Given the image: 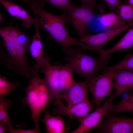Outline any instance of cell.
Masks as SVG:
<instances>
[{"mask_svg":"<svg viewBox=\"0 0 133 133\" xmlns=\"http://www.w3.org/2000/svg\"><path fill=\"white\" fill-rule=\"evenodd\" d=\"M114 80L113 71L109 70L89 80L88 88L92 95L97 108L100 107L103 99L111 93L115 87Z\"/></svg>","mask_w":133,"mask_h":133,"instance_id":"obj_6","label":"cell"},{"mask_svg":"<svg viewBox=\"0 0 133 133\" xmlns=\"http://www.w3.org/2000/svg\"><path fill=\"white\" fill-rule=\"evenodd\" d=\"M114 98V96L111 97L102 106L97 108L88 115L81 122L79 127L71 133H88L97 127L103 117L112 108Z\"/></svg>","mask_w":133,"mask_h":133,"instance_id":"obj_9","label":"cell"},{"mask_svg":"<svg viewBox=\"0 0 133 133\" xmlns=\"http://www.w3.org/2000/svg\"><path fill=\"white\" fill-rule=\"evenodd\" d=\"M43 113L44 117L39 119L45 123L48 133H66L64 120L63 118L60 115L53 116L51 115L48 110L44 111Z\"/></svg>","mask_w":133,"mask_h":133,"instance_id":"obj_18","label":"cell"},{"mask_svg":"<svg viewBox=\"0 0 133 133\" xmlns=\"http://www.w3.org/2000/svg\"><path fill=\"white\" fill-rule=\"evenodd\" d=\"M133 46V28L131 29L112 48L106 50L102 49L99 51L100 53V59L104 61L109 55L119 51L127 50Z\"/></svg>","mask_w":133,"mask_h":133,"instance_id":"obj_17","label":"cell"},{"mask_svg":"<svg viewBox=\"0 0 133 133\" xmlns=\"http://www.w3.org/2000/svg\"><path fill=\"white\" fill-rule=\"evenodd\" d=\"M106 69V70H125L133 71V54H128L119 63Z\"/></svg>","mask_w":133,"mask_h":133,"instance_id":"obj_23","label":"cell"},{"mask_svg":"<svg viewBox=\"0 0 133 133\" xmlns=\"http://www.w3.org/2000/svg\"><path fill=\"white\" fill-rule=\"evenodd\" d=\"M24 2L27 5L30 9V5L31 0H21Z\"/></svg>","mask_w":133,"mask_h":133,"instance_id":"obj_30","label":"cell"},{"mask_svg":"<svg viewBox=\"0 0 133 133\" xmlns=\"http://www.w3.org/2000/svg\"><path fill=\"white\" fill-rule=\"evenodd\" d=\"M82 5L89 6L94 8H96L99 11L100 10V5L97 4L96 0H79Z\"/></svg>","mask_w":133,"mask_h":133,"instance_id":"obj_28","label":"cell"},{"mask_svg":"<svg viewBox=\"0 0 133 133\" xmlns=\"http://www.w3.org/2000/svg\"><path fill=\"white\" fill-rule=\"evenodd\" d=\"M127 24L114 12L95 14L89 24L88 30L97 34L119 28Z\"/></svg>","mask_w":133,"mask_h":133,"instance_id":"obj_7","label":"cell"},{"mask_svg":"<svg viewBox=\"0 0 133 133\" xmlns=\"http://www.w3.org/2000/svg\"><path fill=\"white\" fill-rule=\"evenodd\" d=\"M0 2L12 17L21 20L22 25L26 28L35 25L36 20L32 17L24 9L13 2L0 0Z\"/></svg>","mask_w":133,"mask_h":133,"instance_id":"obj_16","label":"cell"},{"mask_svg":"<svg viewBox=\"0 0 133 133\" xmlns=\"http://www.w3.org/2000/svg\"><path fill=\"white\" fill-rule=\"evenodd\" d=\"M133 112V93L123 98L117 104L113 106L109 112L115 114Z\"/></svg>","mask_w":133,"mask_h":133,"instance_id":"obj_20","label":"cell"},{"mask_svg":"<svg viewBox=\"0 0 133 133\" xmlns=\"http://www.w3.org/2000/svg\"><path fill=\"white\" fill-rule=\"evenodd\" d=\"M8 131L11 133H40L39 126H35L33 129H23L20 128L16 129L12 125L8 127Z\"/></svg>","mask_w":133,"mask_h":133,"instance_id":"obj_27","label":"cell"},{"mask_svg":"<svg viewBox=\"0 0 133 133\" xmlns=\"http://www.w3.org/2000/svg\"><path fill=\"white\" fill-rule=\"evenodd\" d=\"M92 107L89 100L70 106H55L53 109V114L54 115H67L81 122L88 115Z\"/></svg>","mask_w":133,"mask_h":133,"instance_id":"obj_12","label":"cell"},{"mask_svg":"<svg viewBox=\"0 0 133 133\" xmlns=\"http://www.w3.org/2000/svg\"><path fill=\"white\" fill-rule=\"evenodd\" d=\"M4 19L2 15L0 13V22H1L4 21Z\"/></svg>","mask_w":133,"mask_h":133,"instance_id":"obj_31","label":"cell"},{"mask_svg":"<svg viewBox=\"0 0 133 133\" xmlns=\"http://www.w3.org/2000/svg\"><path fill=\"white\" fill-rule=\"evenodd\" d=\"M7 1H10V2H13V0H7Z\"/></svg>","mask_w":133,"mask_h":133,"instance_id":"obj_33","label":"cell"},{"mask_svg":"<svg viewBox=\"0 0 133 133\" xmlns=\"http://www.w3.org/2000/svg\"><path fill=\"white\" fill-rule=\"evenodd\" d=\"M35 32L29 47L31 55L36 61L33 68L38 71L46 65L50 59L47 53L44 55L43 47L39 32V27L36 20Z\"/></svg>","mask_w":133,"mask_h":133,"instance_id":"obj_14","label":"cell"},{"mask_svg":"<svg viewBox=\"0 0 133 133\" xmlns=\"http://www.w3.org/2000/svg\"><path fill=\"white\" fill-rule=\"evenodd\" d=\"M97 127L99 132L102 133H132L133 118L110 116L100 122Z\"/></svg>","mask_w":133,"mask_h":133,"instance_id":"obj_10","label":"cell"},{"mask_svg":"<svg viewBox=\"0 0 133 133\" xmlns=\"http://www.w3.org/2000/svg\"><path fill=\"white\" fill-rule=\"evenodd\" d=\"M49 59L45 66L41 69V72L45 74V79L55 96V105H63L64 104L61 100L59 82L61 65L56 64L54 65H52L50 63Z\"/></svg>","mask_w":133,"mask_h":133,"instance_id":"obj_11","label":"cell"},{"mask_svg":"<svg viewBox=\"0 0 133 133\" xmlns=\"http://www.w3.org/2000/svg\"><path fill=\"white\" fill-rule=\"evenodd\" d=\"M120 18L127 24L133 21V7L130 5L123 4L119 7L117 14Z\"/></svg>","mask_w":133,"mask_h":133,"instance_id":"obj_24","label":"cell"},{"mask_svg":"<svg viewBox=\"0 0 133 133\" xmlns=\"http://www.w3.org/2000/svg\"><path fill=\"white\" fill-rule=\"evenodd\" d=\"M133 26V21L121 28L92 35L85 34L79 38L86 45L88 50L99 51L108 42L126 30Z\"/></svg>","mask_w":133,"mask_h":133,"instance_id":"obj_8","label":"cell"},{"mask_svg":"<svg viewBox=\"0 0 133 133\" xmlns=\"http://www.w3.org/2000/svg\"><path fill=\"white\" fill-rule=\"evenodd\" d=\"M113 71L116 96L133 89V71L125 70Z\"/></svg>","mask_w":133,"mask_h":133,"instance_id":"obj_15","label":"cell"},{"mask_svg":"<svg viewBox=\"0 0 133 133\" xmlns=\"http://www.w3.org/2000/svg\"><path fill=\"white\" fill-rule=\"evenodd\" d=\"M89 80L76 82L69 88L64 90L61 98L70 106L89 100L88 91Z\"/></svg>","mask_w":133,"mask_h":133,"instance_id":"obj_13","label":"cell"},{"mask_svg":"<svg viewBox=\"0 0 133 133\" xmlns=\"http://www.w3.org/2000/svg\"><path fill=\"white\" fill-rule=\"evenodd\" d=\"M65 59L73 73L89 80L97 75L102 61L83 53L80 48L70 47L65 52Z\"/></svg>","mask_w":133,"mask_h":133,"instance_id":"obj_4","label":"cell"},{"mask_svg":"<svg viewBox=\"0 0 133 133\" xmlns=\"http://www.w3.org/2000/svg\"><path fill=\"white\" fill-rule=\"evenodd\" d=\"M73 73L67 64L65 66L61 65L59 75L60 92L69 88L76 82L73 78Z\"/></svg>","mask_w":133,"mask_h":133,"instance_id":"obj_19","label":"cell"},{"mask_svg":"<svg viewBox=\"0 0 133 133\" xmlns=\"http://www.w3.org/2000/svg\"><path fill=\"white\" fill-rule=\"evenodd\" d=\"M20 86L18 81L12 83L7 80L5 77H0V99H2L8 94Z\"/></svg>","mask_w":133,"mask_h":133,"instance_id":"obj_21","label":"cell"},{"mask_svg":"<svg viewBox=\"0 0 133 133\" xmlns=\"http://www.w3.org/2000/svg\"><path fill=\"white\" fill-rule=\"evenodd\" d=\"M13 104V102L9 99H0V122L5 123L8 126L11 124L8 111Z\"/></svg>","mask_w":133,"mask_h":133,"instance_id":"obj_22","label":"cell"},{"mask_svg":"<svg viewBox=\"0 0 133 133\" xmlns=\"http://www.w3.org/2000/svg\"><path fill=\"white\" fill-rule=\"evenodd\" d=\"M111 12L117 14L120 6L123 3L121 0H103Z\"/></svg>","mask_w":133,"mask_h":133,"instance_id":"obj_26","label":"cell"},{"mask_svg":"<svg viewBox=\"0 0 133 133\" xmlns=\"http://www.w3.org/2000/svg\"><path fill=\"white\" fill-rule=\"evenodd\" d=\"M8 126L5 123L0 122V133H4L8 131Z\"/></svg>","mask_w":133,"mask_h":133,"instance_id":"obj_29","label":"cell"},{"mask_svg":"<svg viewBox=\"0 0 133 133\" xmlns=\"http://www.w3.org/2000/svg\"><path fill=\"white\" fill-rule=\"evenodd\" d=\"M129 4L133 7V0H128Z\"/></svg>","mask_w":133,"mask_h":133,"instance_id":"obj_32","label":"cell"},{"mask_svg":"<svg viewBox=\"0 0 133 133\" xmlns=\"http://www.w3.org/2000/svg\"><path fill=\"white\" fill-rule=\"evenodd\" d=\"M94 8L82 5L72 4L66 11V21L74 28L79 38L88 32L89 24L95 13Z\"/></svg>","mask_w":133,"mask_h":133,"instance_id":"obj_5","label":"cell"},{"mask_svg":"<svg viewBox=\"0 0 133 133\" xmlns=\"http://www.w3.org/2000/svg\"><path fill=\"white\" fill-rule=\"evenodd\" d=\"M2 45L7 50L9 57L5 60L9 69L25 78L33 76L36 71L29 65L26 56L29 48L31 38L23 32L17 26L11 23L8 26L0 28Z\"/></svg>","mask_w":133,"mask_h":133,"instance_id":"obj_1","label":"cell"},{"mask_svg":"<svg viewBox=\"0 0 133 133\" xmlns=\"http://www.w3.org/2000/svg\"><path fill=\"white\" fill-rule=\"evenodd\" d=\"M41 3L45 4L47 2L54 8L58 9L63 13L66 12L72 4L70 0H37Z\"/></svg>","mask_w":133,"mask_h":133,"instance_id":"obj_25","label":"cell"},{"mask_svg":"<svg viewBox=\"0 0 133 133\" xmlns=\"http://www.w3.org/2000/svg\"><path fill=\"white\" fill-rule=\"evenodd\" d=\"M36 71L31 78L30 84L25 89L26 96L22 100L24 106H28L31 113V119L35 126L39 125L40 115L50 104L55 96L45 79L39 76Z\"/></svg>","mask_w":133,"mask_h":133,"instance_id":"obj_3","label":"cell"},{"mask_svg":"<svg viewBox=\"0 0 133 133\" xmlns=\"http://www.w3.org/2000/svg\"><path fill=\"white\" fill-rule=\"evenodd\" d=\"M44 5L37 0H31L30 4V10L33 12L39 28L47 31L52 38L61 46L65 52L73 46L87 49L86 45L79 39L73 38L68 33L66 26V12L61 15H55L47 11Z\"/></svg>","mask_w":133,"mask_h":133,"instance_id":"obj_2","label":"cell"}]
</instances>
